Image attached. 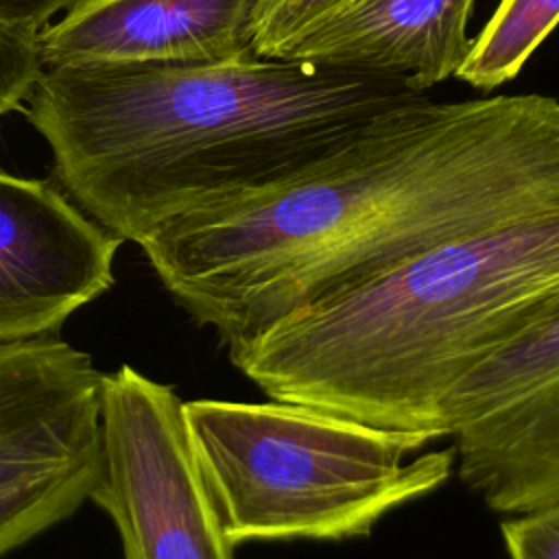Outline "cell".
Segmentation results:
<instances>
[{"instance_id":"obj_7","label":"cell","mask_w":559,"mask_h":559,"mask_svg":"<svg viewBox=\"0 0 559 559\" xmlns=\"http://www.w3.org/2000/svg\"><path fill=\"white\" fill-rule=\"evenodd\" d=\"M120 245L48 181L0 170V343L57 334L111 288Z\"/></svg>"},{"instance_id":"obj_9","label":"cell","mask_w":559,"mask_h":559,"mask_svg":"<svg viewBox=\"0 0 559 559\" xmlns=\"http://www.w3.org/2000/svg\"><path fill=\"white\" fill-rule=\"evenodd\" d=\"M474 2L349 0L297 31L269 59L391 79L426 94L465 63Z\"/></svg>"},{"instance_id":"obj_11","label":"cell","mask_w":559,"mask_h":559,"mask_svg":"<svg viewBox=\"0 0 559 559\" xmlns=\"http://www.w3.org/2000/svg\"><path fill=\"white\" fill-rule=\"evenodd\" d=\"M44 72L39 31L0 17V118L31 98Z\"/></svg>"},{"instance_id":"obj_3","label":"cell","mask_w":559,"mask_h":559,"mask_svg":"<svg viewBox=\"0 0 559 559\" xmlns=\"http://www.w3.org/2000/svg\"><path fill=\"white\" fill-rule=\"evenodd\" d=\"M559 308V212L432 247L227 349L271 400L448 437L454 386Z\"/></svg>"},{"instance_id":"obj_13","label":"cell","mask_w":559,"mask_h":559,"mask_svg":"<svg viewBox=\"0 0 559 559\" xmlns=\"http://www.w3.org/2000/svg\"><path fill=\"white\" fill-rule=\"evenodd\" d=\"M500 531L509 559H559V502L509 515Z\"/></svg>"},{"instance_id":"obj_10","label":"cell","mask_w":559,"mask_h":559,"mask_svg":"<svg viewBox=\"0 0 559 559\" xmlns=\"http://www.w3.org/2000/svg\"><path fill=\"white\" fill-rule=\"evenodd\" d=\"M557 24L559 0H500L456 76L485 92L504 85Z\"/></svg>"},{"instance_id":"obj_8","label":"cell","mask_w":559,"mask_h":559,"mask_svg":"<svg viewBox=\"0 0 559 559\" xmlns=\"http://www.w3.org/2000/svg\"><path fill=\"white\" fill-rule=\"evenodd\" d=\"M258 0H81L39 31L46 70L255 57Z\"/></svg>"},{"instance_id":"obj_5","label":"cell","mask_w":559,"mask_h":559,"mask_svg":"<svg viewBox=\"0 0 559 559\" xmlns=\"http://www.w3.org/2000/svg\"><path fill=\"white\" fill-rule=\"evenodd\" d=\"M122 559H234L170 384L122 365L100 373V469L90 493Z\"/></svg>"},{"instance_id":"obj_2","label":"cell","mask_w":559,"mask_h":559,"mask_svg":"<svg viewBox=\"0 0 559 559\" xmlns=\"http://www.w3.org/2000/svg\"><path fill=\"white\" fill-rule=\"evenodd\" d=\"M417 96L391 79L284 59L83 66L46 70L28 120L68 199L109 234L140 242Z\"/></svg>"},{"instance_id":"obj_4","label":"cell","mask_w":559,"mask_h":559,"mask_svg":"<svg viewBox=\"0 0 559 559\" xmlns=\"http://www.w3.org/2000/svg\"><path fill=\"white\" fill-rule=\"evenodd\" d=\"M227 539H349L437 491L454 448L288 402H183Z\"/></svg>"},{"instance_id":"obj_6","label":"cell","mask_w":559,"mask_h":559,"mask_svg":"<svg viewBox=\"0 0 559 559\" xmlns=\"http://www.w3.org/2000/svg\"><path fill=\"white\" fill-rule=\"evenodd\" d=\"M100 469V373L57 334L0 343V559L70 518Z\"/></svg>"},{"instance_id":"obj_12","label":"cell","mask_w":559,"mask_h":559,"mask_svg":"<svg viewBox=\"0 0 559 559\" xmlns=\"http://www.w3.org/2000/svg\"><path fill=\"white\" fill-rule=\"evenodd\" d=\"M349 0H258L251 24V48L269 59L286 39L323 13Z\"/></svg>"},{"instance_id":"obj_1","label":"cell","mask_w":559,"mask_h":559,"mask_svg":"<svg viewBox=\"0 0 559 559\" xmlns=\"http://www.w3.org/2000/svg\"><path fill=\"white\" fill-rule=\"evenodd\" d=\"M552 212L557 98L421 94L138 245L179 306L231 349L432 247Z\"/></svg>"},{"instance_id":"obj_14","label":"cell","mask_w":559,"mask_h":559,"mask_svg":"<svg viewBox=\"0 0 559 559\" xmlns=\"http://www.w3.org/2000/svg\"><path fill=\"white\" fill-rule=\"evenodd\" d=\"M81 0H0V17L41 31L50 17L72 9Z\"/></svg>"}]
</instances>
